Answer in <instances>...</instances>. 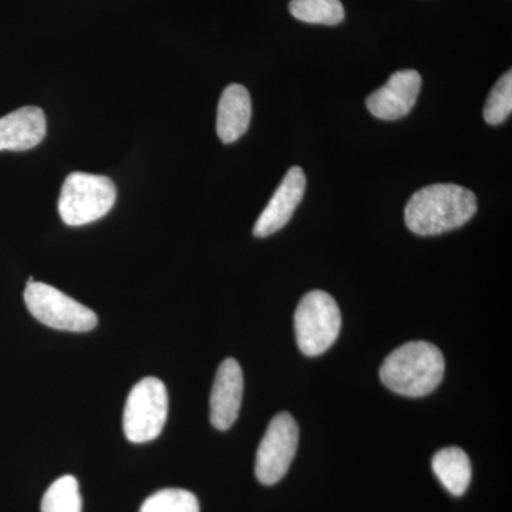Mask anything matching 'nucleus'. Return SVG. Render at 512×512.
Instances as JSON below:
<instances>
[{
    "instance_id": "nucleus-9",
    "label": "nucleus",
    "mask_w": 512,
    "mask_h": 512,
    "mask_svg": "<svg viewBox=\"0 0 512 512\" xmlns=\"http://www.w3.org/2000/svg\"><path fill=\"white\" fill-rule=\"evenodd\" d=\"M244 396V375L235 359H225L218 367L212 384L210 420L217 430L225 431L234 426L241 410Z\"/></svg>"
},
{
    "instance_id": "nucleus-16",
    "label": "nucleus",
    "mask_w": 512,
    "mask_h": 512,
    "mask_svg": "<svg viewBox=\"0 0 512 512\" xmlns=\"http://www.w3.org/2000/svg\"><path fill=\"white\" fill-rule=\"evenodd\" d=\"M140 512H200V503L190 491L165 488L148 497Z\"/></svg>"
},
{
    "instance_id": "nucleus-11",
    "label": "nucleus",
    "mask_w": 512,
    "mask_h": 512,
    "mask_svg": "<svg viewBox=\"0 0 512 512\" xmlns=\"http://www.w3.org/2000/svg\"><path fill=\"white\" fill-rule=\"evenodd\" d=\"M46 136V116L39 107H22L0 119V151H26Z\"/></svg>"
},
{
    "instance_id": "nucleus-12",
    "label": "nucleus",
    "mask_w": 512,
    "mask_h": 512,
    "mask_svg": "<svg viewBox=\"0 0 512 512\" xmlns=\"http://www.w3.org/2000/svg\"><path fill=\"white\" fill-rule=\"evenodd\" d=\"M252 116V101L241 84H231L218 104L217 133L222 143L231 144L247 133Z\"/></svg>"
},
{
    "instance_id": "nucleus-1",
    "label": "nucleus",
    "mask_w": 512,
    "mask_h": 512,
    "mask_svg": "<svg viewBox=\"0 0 512 512\" xmlns=\"http://www.w3.org/2000/svg\"><path fill=\"white\" fill-rule=\"evenodd\" d=\"M477 212L474 192L457 184H433L414 192L404 210V221L421 237L463 227Z\"/></svg>"
},
{
    "instance_id": "nucleus-5",
    "label": "nucleus",
    "mask_w": 512,
    "mask_h": 512,
    "mask_svg": "<svg viewBox=\"0 0 512 512\" xmlns=\"http://www.w3.org/2000/svg\"><path fill=\"white\" fill-rule=\"evenodd\" d=\"M167 387L157 377L140 380L128 394L124 407L123 429L131 443L156 440L167 421Z\"/></svg>"
},
{
    "instance_id": "nucleus-13",
    "label": "nucleus",
    "mask_w": 512,
    "mask_h": 512,
    "mask_svg": "<svg viewBox=\"0 0 512 512\" xmlns=\"http://www.w3.org/2000/svg\"><path fill=\"white\" fill-rule=\"evenodd\" d=\"M433 471L448 493L460 497L471 481V463L466 451L447 447L433 457Z\"/></svg>"
},
{
    "instance_id": "nucleus-8",
    "label": "nucleus",
    "mask_w": 512,
    "mask_h": 512,
    "mask_svg": "<svg viewBox=\"0 0 512 512\" xmlns=\"http://www.w3.org/2000/svg\"><path fill=\"white\" fill-rule=\"evenodd\" d=\"M421 89V76L416 70H400L390 76L382 89L366 101L367 109L377 119L393 121L407 116L416 106Z\"/></svg>"
},
{
    "instance_id": "nucleus-6",
    "label": "nucleus",
    "mask_w": 512,
    "mask_h": 512,
    "mask_svg": "<svg viewBox=\"0 0 512 512\" xmlns=\"http://www.w3.org/2000/svg\"><path fill=\"white\" fill-rule=\"evenodd\" d=\"M25 303L33 318L49 328L83 333L97 326V315L92 309L42 282L26 286Z\"/></svg>"
},
{
    "instance_id": "nucleus-4",
    "label": "nucleus",
    "mask_w": 512,
    "mask_h": 512,
    "mask_svg": "<svg viewBox=\"0 0 512 512\" xmlns=\"http://www.w3.org/2000/svg\"><path fill=\"white\" fill-rule=\"evenodd\" d=\"M342 328V315L329 293H306L295 312V333L299 349L306 356H319L332 348Z\"/></svg>"
},
{
    "instance_id": "nucleus-17",
    "label": "nucleus",
    "mask_w": 512,
    "mask_h": 512,
    "mask_svg": "<svg viewBox=\"0 0 512 512\" xmlns=\"http://www.w3.org/2000/svg\"><path fill=\"white\" fill-rule=\"evenodd\" d=\"M512 111V72H507L498 80L484 107V120L491 126L504 123Z\"/></svg>"
},
{
    "instance_id": "nucleus-7",
    "label": "nucleus",
    "mask_w": 512,
    "mask_h": 512,
    "mask_svg": "<svg viewBox=\"0 0 512 512\" xmlns=\"http://www.w3.org/2000/svg\"><path fill=\"white\" fill-rule=\"evenodd\" d=\"M299 429L289 413H279L269 423L258 451H256L255 476L259 483L274 485L288 473L296 450Z\"/></svg>"
},
{
    "instance_id": "nucleus-14",
    "label": "nucleus",
    "mask_w": 512,
    "mask_h": 512,
    "mask_svg": "<svg viewBox=\"0 0 512 512\" xmlns=\"http://www.w3.org/2000/svg\"><path fill=\"white\" fill-rule=\"evenodd\" d=\"M289 10L293 18L313 25L336 26L345 19L340 0H292Z\"/></svg>"
},
{
    "instance_id": "nucleus-3",
    "label": "nucleus",
    "mask_w": 512,
    "mask_h": 512,
    "mask_svg": "<svg viewBox=\"0 0 512 512\" xmlns=\"http://www.w3.org/2000/svg\"><path fill=\"white\" fill-rule=\"evenodd\" d=\"M116 198V185L109 177L72 173L60 192L59 214L69 227H82L109 214Z\"/></svg>"
},
{
    "instance_id": "nucleus-10",
    "label": "nucleus",
    "mask_w": 512,
    "mask_h": 512,
    "mask_svg": "<svg viewBox=\"0 0 512 512\" xmlns=\"http://www.w3.org/2000/svg\"><path fill=\"white\" fill-rule=\"evenodd\" d=\"M305 188L306 177L302 168L292 167L275 191L274 197L266 205L261 217L256 221L255 237L266 238L281 231L291 221L293 212L301 204Z\"/></svg>"
},
{
    "instance_id": "nucleus-15",
    "label": "nucleus",
    "mask_w": 512,
    "mask_h": 512,
    "mask_svg": "<svg viewBox=\"0 0 512 512\" xmlns=\"http://www.w3.org/2000/svg\"><path fill=\"white\" fill-rule=\"evenodd\" d=\"M42 512H82V495L76 478H57L43 497Z\"/></svg>"
},
{
    "instance_id": "nucleus-2",
    "label": "nucleus",
    "mask_w": 512,
    "mask_h": 512,
    "mask_svg": "<svg viewBox=\"0 0 512 512\" xmlns=\"http://www.w3.org/2000/svg\"><path fill=\"white\" fill-rule=\"evenodd\" d=\"M446 370L443 353L429 342H409L393 350L380 367V379L392 392L423 397L439 387Z\"/></svg>"
}]
</instances>
